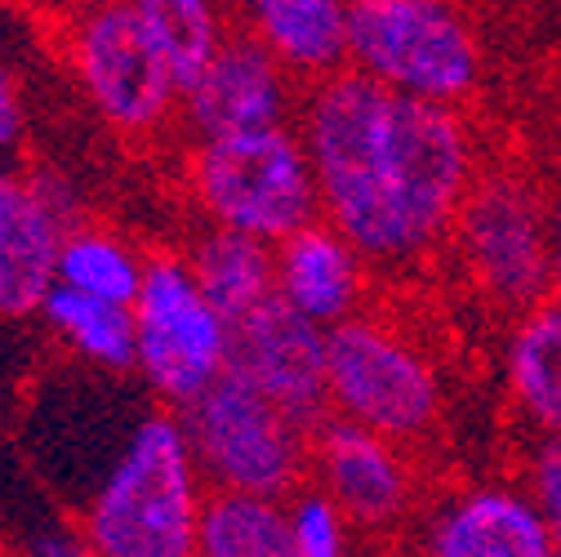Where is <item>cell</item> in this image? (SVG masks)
I'll use <instances>...</instances> for the list:
<instances>
[{"label": "cell", "mask_w": 561, "mask_h": 557, "mask_svg": "<svg viewBox=\"0 0 561 557\" xmlns=\"http://www.w3.org/2000/svg\"><path fill=\"white\" fill-rule=\"evenodd\" d=\"M347 72L463 112L485 81V45L468 10L446 0H347Z\"/></svg>", "instance_id": "cell-3"}, {"label": "cell", "mask_w": 561, "mask_h": 557, "mask_svg": "<svg viewBox=\"0 0 561 557\" xmlns=\"http://www.w3.org/2000/svg\"><path fill=\"white\" fill-rule=\"evenodd\" d=\"M414 557H561L513 477L459 481L414 518Z\"/></svg>", "instance_id": "cell-11"}, {"label": "cell", "mask_w": 561, "mask_h": 557, "mask_svg": "<svg viewBox=\"0 0 561 557\" xmlns=\"http://www.w3.org/2000/svg\"><path fill=\"white\" fill-rule=\"evenodd\" d=\"M192 557H295L290 500L209 491Z\"/></svg>", "instance_id": "cell-20"}, {"label": "cell", "mask_w": 561, "mask_h": 557, "mask_svg": "<svg viewBox=\"0 0 561 557\" xmlns=\"http://www.w3.org/2000/svg\"><path fill=\"white\" fill-rule=\"evenodd\" d=\"M134 375L161 410H187L228 375L232 326L201 295L183 250L148 254L144 291L134 299Z\"/></svg>", "instance_id": "cell-8"}, {"label": "cell", "mask_w": 561, "mask_h": 557, "mask_svg": "<svg viewBox=\"0 0 561 557\" xmlns=\"http://www.w3.org/2000/svg\"><path fill=\"white\" fill-rule=\"evenodd\" d=\"M27 557H94L81 522H49L27 539Z\"/></svg>", "instance_id": "cell-26"}, {"label": "cell", "mask_w": 561, "mask_h": 557, "mask_svg": "<svg viewBox=\"0 0 561 557\" xmlns=\"http://www.w3.org/2000/svg\"><path fill=\"white\" fill-rule=\"evenodd\" d=\"M330 414L405 451L424 446L446 420V379L433 353L383 312H362L325 339Z\"/></svg>", "instance_id": "cell-4"}, {"label": "cell", "mask_w": 561, "mask_h": 557, "mask_svg": "<svg viewBox=\"0 0 561 557\" xmlns=\"http://www.w3.org/2000/svg\"><path fill=\"white\" fill-rule=\"evenodd\" d=\"M237 27L304 90L347 72V0H250L237 10Z\"/></svg>", "instance_id": "cell-16"}, {"label": "cell", "mask_w": 561, "mask_h": 557, "mask_svg": "<svg viewBox=\"0 0 561 557\" xmlns=\"http://www.w3.org/2000/svg\"><path fill=\"white\" fill-rule=\"evenodd\" d=\"M205 481L174 410H144L85 500L81 531L94 557H192Z\"/></svg>", "instance_id": "cell-2"}, {"label": "cell", "mask_w": 561, "mask_h": 557, "mask_svg": "<svg viewBox=\"0 0 561 557\" xmlns=\"http://www.w3.org/2000/svg\"><path fill=\"white\" fill-rule=\"evenodd\" d=\"M67 62L90 107L116 134L148 138L179 121V86L138 0L77 10L67 19Z\"/></svg>", "instance_id": "cell-9"}, {"label": "cell", "mask_w": 561, "mask_h": 557, "mask_svg": "<svg viewBox=\"0 0 561 557\" xmlns=\"http://www.w3.org/2000/svg\"><path fill=\"white\" fill-rule=\"evenodd\" d=\"M179 424L205 491L295 500L308 486L312 433L237 371L179 410Z\"/></svg>", "instance_id": "cell-6"}, {"label": "cell", "mask_w": 561, "mask_h": 557, "mask_svg": "<svg viewBox=\"0 0 561 557\" xmlns=\"http://www.w3.org/2000/svg\"><path fill=\"white\" fill-rule=\"evenodd\" d=\"M41 321L58 343L72 348V357H81L90 371L103 375H129L138 362L134 343V308L103 304L90 295H77L67 286H54L41 304Z\"/></svg>", "instance_id": "cell-19"}, {"label": "cell", "mask_w": 561, "mask_h": 557, "mask_svg": "<svg viewBox=\"0 0 561 557\" xmlns=\"http://www.w3.org/2000/svg\"><path fill=\"white\" fill-rule=\"evenodd\" d=\"M308 486L347 518V526L366 535H392L424 509L414 455L334 414L312 429Z\"/></svg>", "instance_id": "cell-10"}, {"label": "cell", "mask_w": 561, "mask_h": 557, "mask_svg": "<svg viewBox=\"0 0 561 557\" xmlns=\"http://www.w3.org/2000/svg\"><path fill=\"white\" fill-rule=\"evenodd\" d=\"M67 228L49 215L27 174L0 161V321L41 312L58 286V250Z\"/></svg>", "instance_id": "cell-15"}, {"label": "cell", "mask_w": 561, "mask_h": 557, "mask_svg": "<svg viewBox=\"0 0 561 557\" xmlns=\"http://www.w3.org/2000/svg\"><path fill=\"white\" fill-rule=\"evenodd\" d=\"M504 393L535 437H561V304H539L508 321L500 348Z\"/></svg>", "instance_id": "cell-17"}, {"label": "cell", "mask_w": 561, "mask_h": 557, "mask_svg": "<svg viewBox=\"0 0 561 557\" xmlns=\"http://www.w3.org/2000/svg\"><path fill=\"white\" fill-rule=\"evenodd\" d=\"M272 263H276V299L304 321H312L317 330L330 334L353 317L370 312V291L379 272L325 219L308 224L290 241H280L272 250Z\"/></svg>", "instance_id": "cell-14"}, {"label": "cell", "mask_w": 561, "mask_h": 557, "mask_svg": "<svg viewBox=\"0 0 561 557\" xmlns=\"http://www.w3.org/2000/svg\"><path fill=\"white\" fill-rule=\"evenodd\" d=\"M27 134V107H23V90H19V77L10 72V62L0 58V157L19 152Z\"/></svg>", "instance_id": "cell-25"}, {"label": "cell", "mask_w": 561, "mask_h": 557, "mask_svg": "<svg viewBox=\"0 0 561 557\" xmlns=\"http://www.w3.org/2000/svg\"><path fill=\"white\" fill-rule=\"evenodd\" d=\"M325 330L290 312L280 299H267L259 312L232 326L228 371L250 379L267 401L299 420L308 433L330 420L325 397Z\"/></svg>", "instance_id": "cell-13"}, {"label": "cell", "mask_w": 561, "mask_h": 557, "mask_svg": "<svg viewBox=\"0 0 561 557\" xmlns=\"http://www.w3.org/2000/svg\"><path fill=\"white\" fill-rule=\"evenodd\" d=\"M299 103L304 86L280 72L276 58L245 27H232L205 77L179 99V125L192 144H215L232 134L295 125Z\"/></svg>", "instance_id": "cell-12"}, {"label": "cell", "mask_w": 561, "mask_h": 557, "mask_svg": "<svg viewBox=\"0 0 561 557\" xmlns=\"http://www.w3.org/2000/svg\"><path fill=\"white\" fill-rule=\"evenodd\" d=\"M138 5H144L148 32L183 99L232 36V14L224 5H209V0H138Z\"/></svg>", "instance_id": "cell-22"}, {"label": "cell", "mask_w": 561, "mask_h": 557, "mask_svg": "<svg viewBox=\"0 0 561 557\" xmlns=\"http://www.w3.org/2000/svg\"><path fill=\"white\" fill-rule=\"evenodd\" d=\"M187 192L209 228L272 250L321 219V196L299 125L192 144Z\"/></svg>", "instance_id": "cell-5"}, {"label": "cell", "mask_w": 561, "mask_h": 557, "mask_svg": "<svg viewBox=\"0 0 561 557\" xmlns=\"http://www.w3.org/2000/svg\"><path fill=\"white\" fill-rule=\"evenodd\" d=\"M290 518H295V557H353V526L347 518L312 486L290 500Z\"/></svg>", "instance_id": "cell-23"}, {"label": "cell", "mask_w": 561, "mask_h": 557, "mask_svg": "<svg viewBox=\"0 0 561 557\" xmlns=\"http://www.w3.org/2000/svg\"><path fill=\"white\" fill-rule=\"evenodd\" d=\"M522 491L530 496V504L539 509L543 526L552 531L557 548H561V437H535L526 459H522Z\"/></svg>", "instance_id": "cell-24"}, {"label": "cell", "mask_w": 561, "mask_h": 557, "mask_svg": "<svg viewBox=\"0 0 561 557\" xmlns=\"http://www.w3.org/2000/svg\"><path fill=\"white\" fill-rule=\"evenodd\" d=\"M201 295L215 304V312L237 326L241 317L259 312L267 299H276V263L272 246H259L250 237L224 232V228H201L183 250Z\"/></svg>", "instance_id": "cell-18"}, {"label": "cell", "mask_w": 561, "mask_h": 557, "mask_svg": "<svg viewBox=\"0 0 561 557\" xmlns=\"http://www.w3.org/2000/svg\"><path fill=\"white\" fill-rule=\"evenodd\" d=\"M144 272H148V254L103 224H81L62 237L58 286L77 295L134 308L138 291H144Z\"/></svg>", "instance_id": "cell-21"}, {"label": "cell", "mask_w": 561, "mask_h": 557, "mask_svg": "<svg viewBox=\"0 0 561 557\" xmlns=\"http://www.w3.org/2000/svg\"><path fill=\"white\" fill-rule=\"evenodd\" d=\"M548 299L561 304V196H552L548 211Z\"/></svg>", "instance_id": "cell-27"}, {"label": "cell", "mask_w": 561, "mask_h": 557, "mask_svg": "<svg viewBox=\"0 0 561 557\" xmlns=\"http://www.w3.org/2000/svg\"><path fill=\"white\" fill-rule=\"evenodd\" d=\"M295 125L312 161L321 219L375 272L428 263L450 241L485 170L468 112L388 94L357 72L304 90Z\"/></svg>", "instance_id": "cell-1"}, {"label": "cell", "mask_w": 561, "mask_h": 557, "mask_svg": "<svg viewBox=\"0 0 561 557\" xmlns=\"http://www.w3.org/2000/svg\"><path fill=\"white\" fill-rule=\"evenodd\" d=\"M548 211L552 196L526 170L477 174L446 246L481 304L508 317L548 304Z\"/></svg>", "instance_id": "cell-7"}]
</instances>
